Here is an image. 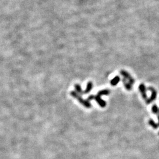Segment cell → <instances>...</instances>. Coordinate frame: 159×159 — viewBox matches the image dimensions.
<instances>
[{
	"instance_id": "6da1fadb",
	"label": "cell",
	"mask_w": 159,
	"mask_h": 159,
	"mask_svg": "<svg viewBox=\"0 0 159 159\" xmlns=\"http://www.w3.org/2000/svg\"><path fill=\"white\" fill-rule=\"evenodd\" d=\"M70 95L73 97V98H76V99L78 101L79 103H80L81 104H83V106L85 107L90 108L92 107V104L90 103L88 101H87V100H84L83 98L81 97V96L80 95H79L78 93L77 92H74V91H72V92H70Z\"/></svg>"
},
{
	"instance_id": "7a4b0ae2",
	"label": "cell",
	"mask_w": 159,
	"mask_h": 159,
	"mask_svg": "<svg viewBox=\"0 0 159 159\" xmlns=\"http://www.w3.org/2000/svg\"><path fill=\"white\" fill-rule=\"evenodd\" d=\"M92 100H95L96 101V102L97 103V104L99 105L101 107L104 108L106 106V102L104 100H103L101 97L98 96V95H96V96H94V95H91L87 98V101H91Z\"/></svg>"
},
{
	"instance_id": "3957f363",
	"label": "cell",
	"mask_w": 159,
	"mask_h": 159,
	"mask_svg": "<svg viewBox=\"0 0 159 159\" xmlns=\"http://www.w3.org/2000/svg\"><path fill=\"white\" fill-rule=\"evenodd\" d=\"M148 90H150V92H152V95H151L150 97L148 98V99L147 100V101H146V104H150L151 103L154 101L156 99L157 93V91L156 90V89L153 87H149Z\"/></svg>"
},
{
	"instance_id": "277c9868",
	"label": "cell",
	"mask_w": 159,
	"mask_h": 159,
	"mask_svg": "<svg viewBox=\"0 0 159 159\" xmlns=\"http://www.w3.org/2000/svg\"><path fill=\"white\" fill-rule=\"evenodd\" d=\"M120 74H121V75H123V76L124 77V78L127 80H128L129 82L130 83L131 85L134 84V83H135L134 79L133 77L131 76L130 74L128 72H127V71H126L124 70H121V71H120Z\"/></svg>"
},
{
	"instance_id": "5b68a950",
	"label": "cell",
	"mask_w": 159,
	"mask_h": 159,
	"mask_svg": "<svg viewBox=\"0 0 159 159\" xmlns=\"http://www.w3.org/2000/svg\"><path fill=\"white\" fill-rule=\"evenodd\" d=\"M139 88L143 98L145 101H147V100L148 99V98H147V95L146 93V87L145 86V85L144 84H143V83H141V84H140Z\"/></svg>"
},
{
	"instance_id": "8992f818",
	"label": "cell",
	"mask_w": 159,
	"mask_h": 159,
	"mask_svg": "<svg viewBox=\"0 0 159 159\" xmlns=\"http://www.w3.org/2000/svg\"><path fill=\"white\" fill-rule=\"evenodd\" d=\"M93 88V84L92 81H88V83H87V87L85 89V90L83 92V94H87L88 93H90L91 91Z\"/></svg>"
},
{
	"instance_id": "52a82bcc",
	"label": "cell",
	"mask_w": 159,
	"mask_h": 159,
	"mask_svg": "<svg viewBox=\"0 0 159 159\" xmlns=\"http://www.w3.org/2000/svg\"><path fill=\"white\" fill-rule=\"evenodd\" d=\"M122 81H123V84H124V86L126 90H127L129 91L131 90V89H132V85H131L130 83L129 82V81H127V80L124 78H123V80H122Z\"/></svg>"
},
{
	"instance_id": "ba28073f",
	"label": "cell",
	"mask_w": 159,
	"mask_h": 159,
	"mask_svg": "<svg viewBox=\"0 0 159 159\" xmlns=\"http://www.w3.org/2000/svg\"><path fill=\"white\" fill-rule=\"evenodd\" d=\"M120 81V77L119 75H117V76H116L114 78H113L111 81H110V84H111L112 86H116V85L119 84Z\"/></svg>"
},
{
	"instance_id": "9c48e42d",
	"label": "cell",
	"mask_w": 159,
	"mask_h": 159,
	"mask_svg": "<svg viewBox=\"0 0 159 159\" xmlns=\"http://www.w3.org/2000/svg\"><path fill=\"white\" fill-rule=\"evenodd\" d=\"M110 91L109 90H107V89H104V90L99 91L97 95H98V96L101 97V96H107V95L110 94Z\"/></svg>"
},
{
	"instance_id": "30bf717a",
	"label": "cell",
	"mask_w": 159,
	"mask_h": 159,
	"mask_svg": "<svg viewBox=\"0 0 159 159\" xmlns=\"http://www.w3.org/2000/svg\"><path fill=\"white\" fill-rule=\"evenodd\" d=\"M74 88H75V90H76V92L78 93V94L79 95H83L84 94H83V91L82 90V88H81V87L80 84H75L74 85Z\"/></svg>"
},
{
	"instance_id": "8fae6325",
	"label": "cell",
	"mask_w": 159,
	"mask_h": 159,
	"mask_svg": "<svg viewBox=\"0 0 159 159\" xmlns=\"http://www.w3.org/2000/svg\"><path fill=\"white\" fill-rule=\"evenodd\" d=\"M148 123H149V124L150 125V126H152L153 129H157L158 127V126L157 124V123H156V122H155L153 119L149 120Z\"/></svg>"
},
{
	"instance_id": "7c38bea8",
	"label": "cell",
	"mask_w": 159,
	"mask_h": 159,
	"mask_svg": "<svg viewBox=\"0 0 159 159\" xmlns=\"http://www.w3.org/2000/svg\"><path fill=\"white\" fill-rule=\"evenodd\" d=\"M152 111L154 114H157L159 113V108H158V106H157V104H154L153 105L152 107Z\"/></svg>"
},
{
	"instance_id": "4fadbf2b",
	"label": "cell",
	"mask_w": 159,
	"mask_h": 159,
	"mask_svg": "<svg viewBox=\"0 0 159 159\" xmlns=\"http://www.w3.org/2000/svg\"><path fill=\"white\" fill-rule=\"evenodd\" d=\"M157 118H158V123H157V124H158V127H159V113H158V114H157Z\"/></svg>"
},
{
	"instance_id": "5bb4252c",
	"label": "cell",
	"mask_w": 159,
	"mask_h": 159,
	"mask_svg": "<svg viewBox=\"0 0 159 159\" xmlns=\"http://www.w3.org/2000/svg\"><path fill=\"white\" fill-rule=\"evenodd\" d=\"M158 135H159V132H158Z\"/></svg>"
}]
</instances>
